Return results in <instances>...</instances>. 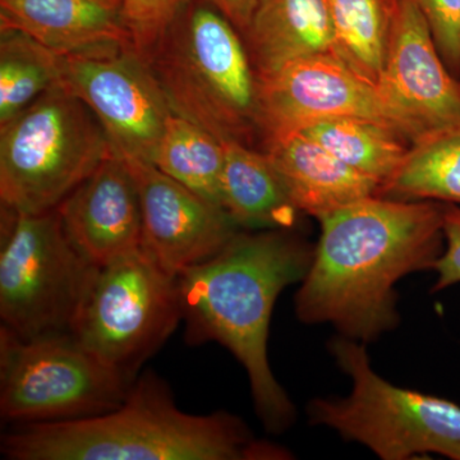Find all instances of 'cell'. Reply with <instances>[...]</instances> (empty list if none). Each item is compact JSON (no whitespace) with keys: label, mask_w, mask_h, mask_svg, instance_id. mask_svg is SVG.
<instances>
[{"label":"cell","mask_w":460,"mask_h":460,"mask_svg":"<svg viewBox=\"0 0 460 460\" xmlns=\"http://www.w3.org/2000/svg\"><path fill=\"white\" fill-rule=\"evenodd\" d=\"M263 146L301 213L320 219L380 192L377 181L344 164L304 132L288 133Z\"/></svg>","instance_id":"obj_16"},{"label":"cell","mask_w":460,"mask_h":460,"mask_svg":"<svg viewBox=\"0 0 460 460\" xmlns=\"http://www.w3.org/2000/svg\"><path fill=\"white\" fill-rule=\"evenodd\" d=\"M339 117L367 118L398 131L376 87L337 57L302 58L259 75L257 124L263 145Z\"/></svg>","instance_id":"obj_12"},{"label":"cell","mask_w":460,"mask_h":460,"mask_svg":"<svg viewBox=\"0 0 460 460\" xmlns=\"http://www.w3.org/2000/svg\"><path fill=\"white\" fill-rule=\"evenodd\" d=\"M425 17L438 53L460 78V0H413Z\"/></svg>","instance_id":"obj_25"},{"label":"cell","mask_w":460,"mask_h":460,"mask_svg":"<svg viewBox=\"0 0 460 460\" xmlns=\"http://www.w3.org/2000/svg\"><path fill=\"white\" fill-rule=\"evenodd\" d=\"M330 349L353 381L345 399L311 402L316 425L337 429L385 460L436 453L460 460V407L456 402L396 387L372 371L362 345L335 339Z\"/></svg>","instance_id":"obj_7"},{"label":"cell","mask_w":460,"mask_h":460,"mask_svg":"<svg viewBox=\"0 0 460 460\" xmlns=\"http://www.w3.org/2000/svg\"><path fill=\"white\" fill-rule=\"evenodd\" d=\"M111 154L93 111L57 84L0 124L2 208L21 214L56 208Z\"/></svg>","instance_id":"obj_5"},{"label":"cell","mask_w":460,"mask_h":460,"mask_svg":"<svg viewBox=\"0 0 460 460\" xmlns=\"http://www.w3.org/2000/svg\"><path fill=\"white\" fill-rule=\"evenodd\" d=\"M69 241L96 266L128 255L144 243L140 196L131 169L109 155L59 205Z\"/></svg>","instance_id":"obj_14"},{"label":"cell","mask_w":460,"mask_h":460,"mask_svg":"<svg viewBox=\"0 0 460 460\" xmlns=\"http://www.w3.org/2000/svg\"><path fill=\"white\" fill-rule=\"evenodd\" d=\"M60 84V57L17 30H0V124Z\"/></svg>","instance_id":"obj_23"},{"label":"cell","mask_w":460,"mask_h":460,"mask_svg":"<svg viewBox=\"0 0 460 460\" xmlns=\"http://www.w3.org/2000/svg\"><path fill=\"white\" fill-rule=\"evenodd\" d=\"M321 237L296 296L299 319L372 341L398 323L396 281L435 269L444 205L372 196L320 217Z\"/></svg>","instance_id":"obj_1"},{"label":"cell","mask_w":460,"mask_h":460,"mask_svg":"<svg viewBox=\"0 0 460 460\" xmlns=\"http://www.w3.org/2000/svg\"><path fill=\"white\" fill-rule=\"evenodd\" d=\"M301 132L381 186L394 174L411 147V142L394 128L367 118H330L308 124Z\"/></svg>","instance_id":"obj_21"},{"label":"cell","mask_w":460,"mask_h":460,"mask_svg":"<svg viewBox=\"0 0 460 460\" xmlns=\"http://www.w3.org/2000/svg\"><path fill=\"white\" fill-rule=\"evenodd\" d=\"M217 11L228 18L241 33H246L260 0H208Z\"/></svg>","instance_id":"obj_27"},{"label":"cell","mask_w":460,"mask_h":460,"mask_svg":"<svg viewBox=\"0 0 460 460\" xmlns=\"http://www.w3.org/2000/svg\"><path fill=\"white\" fill-rule=\"evenodd\" d=\"M313 259L290 230L238 233L219 253L178 277L187 341H217L237 357L269 431H283L295 419L269 365L272 308L281 290L304 279Z\"/></svg>","instance_id":"obj_2"},{"label":"cell","mask_w":460,"mask_h":460,"mask_svg":"<svg viewBox=\"0 0 460 460\" xmlns=\"http://www.w3.org/2000/svg\"><path fill=\"white\" fill-rule=\"evenodd\" d=\"M172 113L222 142L251 146L259 75L239 31L208 0H190L148 60Z\"/></svg>","instance_id":"obj_4"},{"label":"cell","mask_w":460,"mask_h":460,"mask_svg":"<svg viewBox=\"0 0 460 460\" xmlns=\"http://www.w3.org/2000/svg\"><path fill=\"white\" fill-rule=\"evenodd\" d=\"M378 196L460 205V124L411 145Z\"/></svg>","instance_id":"obj_20"},{"label":"cell","mask_w":460,"mask_h":460,"mask_svg":"<svg viewBox=\"0 0 460 460\" xmlns=\"http://www.w3.org/2000/svg\"><path fill=\"white\" fill-rule=\"evenodd\" d=\"M444 238L447 248L436 262L438 279L434 292L460 283V208L458 205H444Z\"/></svg>","instance_id":"obj_26"},{"label":"cell","mask_w":460,"mask_h":460,"mask_svg":"<svg viewBox=\"0 0 460 460\" xmlns=\"http://www.w3.org/2000/svg\"><path fill=\"white\" fill-rule=\"evenodd\" d=\"M181 320L178 278L142 246L99 266L69 334L108 365L135 377Z\"/></svg>","instance_id":"obj_9"},{"label":"cell","mask_w":460,"mask_h":460,"mask_svg":"<svg viewBox=\"0 0 460 460\" xmlns=\"http://www.w3.org/2000/svg\"><path fill=\"white\" fill-rule=\"evenodd\" d=\"M13 460L286 459L279 447L253 438L237 417L181 411L159 378L132 384L119 407L86 419L35 422L3 436Z\"/></svg>","instance_id":"obj_3"},{"label":"cell","mask_w":460,"mask_h":460,"mask_svg":"<svg viewBox=\"0 0 460 460\" xmlns=\"http://www.w3.org/2000/svg\"><path fill=\"white\" fill-rule=\"evenodd\" d=\"M150 164L223 208L224 144L198 124L172 114Z\"/></svg>","instance_id":"obj_22"},{"label":"cell","mask_w":460,"mask_h":460,"mask_svg":"<svg viewBox=\"0 0 460 460\" xmlns=\"http://www.w3.org/2000/svg\"><path fill=\"white\" fill-rule=\"evenodd\" d=\"M126 163L140 196L142 246L172 277L211 259L238 234V224L222 206L187 189L150 163Z\"/></svg>","instance_id":"obj_13"},{"label":"cell","mask_w":460,"mask_h":460,"mask_svg":"<svg viewBox=\"0 0 460 460\" xmlns=\"http://www.w3.org/2000/svg\"><path fill=\"white\" fill-rule=\"evenodd\" d=\"M224 144L222 205L238 226L290 230L298 214L277 169L265 153L237 141Z\"/></svg>","instance_id":"obj_18"},{"label":"cell","mask_w":460,"mask_h":460,"mask_svg":"<svg viewBox=\"0 0 460 460\" xmlns=\"http://www.w3.org/2000/svg\"><path fill=\"white\" fill-rule=\"evenodd\" d=\"M377 91L411 145L460 124V78L445 65L413 0H399Z\"/></svg>","instance_id":"obj_11"},{"label":"cell","mask_w":460,"mask_h":460,"mask_svg":"<svg viewBox=\"0 0 460 460\" xmlns=\"http://www.w3.org/2000/svg\"><path fill=\"white\" fill-rule=\"evenodd\" d=\"M133 376L71 334L21 338L0 329V411L5 420L53 422L99 416L126 399Z\"/></svg>","instance_id":"obj_8"},{"label":"cell","mask_w":460,"mask_h":460,"mask_svg":"<svg viewBox=\"0 0 460 460\" xmlns=\"http://www.w3.org/2000/svg\"><path fill=\"white\" fill-rule=\"evenodd\" d=\"M60 84L93 111L114 155L151 162L174 113L133 45L60 57Z\"/></svg>","instance_id":"obj_10"},{"label":"cell","mask_w":460,"mask_h":460,"mask_svg":"<svg viewBox=\"0 0 460 460\" xmlns=\"http://www.w3.org/2000/svg\"><path fill=\"white\" fill-rule=\"evenodd\" d=\"M244 36L257 75L302 58L337 57L326 0H260Z\"/></svg>","instance_id":"obj_17"},{"label":"cell","mask_w":460,"mask_h":460,"mask_svg":"<svg viewBox=\"0 0 460 460\" xmlns=\"http://www.w3.org/2000/svg\"><path fill=\"white\" fill-rule=\"evenodd\" d=\"M190 0H123L133 47L148 63L151 54Z\"/></svg>","instance_id":"obj_24"},{"label":"cell","mask_w":460,"mask_h":460,"mask_svg":"<svg viewBox=\"0 0 460 460\" xmlns=\"http://www.w3.org/2000/svg\"><path fill=\"white\" fill-rule=\"evenodd\" d=\"M98 269L69 241L58 208L39 214L3 208L0 317L14 334H69Z\"/></svg>","instance_id":"obj_6"},{"label":"cell","mask_w":460,"mask_h":460,"mask_svg":"<svg viewBox=\"0 0 460 460\" xmlns=\"http://www.w3.org/2000/svg\"><path fill=\"white\" fill-rule=\"evenodd\" d=\"M326 2L337 57L377 89L394 31L399 0Z\"/></svg>","instance_id":"obj_19"},{"label":"cell","mask_w":460,"mask_h":460,"mask_svg":"<svg viewBox=\"0 0 460 460\" xmlns=\"http://www.w3.org/2000/svg\"><path fill=\"white\" fill-rule=\"evenodd\" d=\"M0 30L27 33L59 57L133 45L123 0H0Z\"/></svg>","instance_id":"obj_15"}]
</instances>
